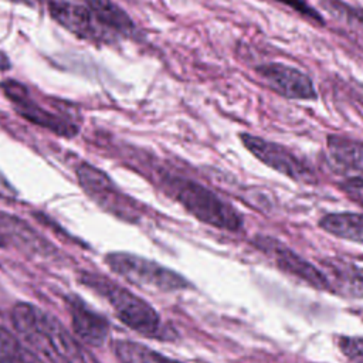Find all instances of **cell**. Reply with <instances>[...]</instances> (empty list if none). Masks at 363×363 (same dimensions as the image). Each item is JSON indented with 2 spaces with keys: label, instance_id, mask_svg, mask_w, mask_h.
<instances>
[{
  "label": "cell",
  "instance_id": "6da1fadb",
  "mask_svg": "<svg viewBox=\"0 0 363 363\" xmlns=\"http://www.w3.org/2000/svg\"><path fill=\"white\" fill-rule=\"evenodd\" d=\"M11 325L26 346L47 363H86L75 337L47 311L30 302H17Z\"/></svg>",
  "mask_w": 363,
  "mask_h": 363
},
{
  "label": "cell",
  "instance_id": "7a4b0ae2",
  "mask_svg": "<svg viewBox=\"0 0 363 363\" xmlns=\"http://www.w3.org/2000/svg\"><path fill=\"white\" fill-rule=\"evenodd\" d=\"M79 281L82 285L104 296L112 306L116 318L123 325L147 337L160 336V316L156 309L143 298L111 281L108 277L95 272L82 271L79 274Z\"/></svg>",
  "mask_w": 363,
  "mask_h": 363
},
{
  "label": "cell",
  "instance_id": "3957f363",
  "mask_svg": "<svg viewBox=\"0 0 363 363\" xmlns=\"http://www.w3.org/2000/svg\"><path fill=\"white\" fill-rule=\"evenodd\" d=\"M163 186L199 221L225 231H238L242 227L240 213L206 186L182 177H169L163 182Z\"/></svg>",
  "mask_w": 363,
  "mask_h": 363
},
{
  "label": "cell",
  "instance_id": "277c9868",
  "mask_svg": "<svg viewBox=\"0 0 363 363\" xmlns=\"http://www.w3.org/2000/svg\"><path fill=\"white\" fill-rule=\"evenodd\" d=\"M105 264L126 282L146 291L174 292L190 288V282L179 272L132 252H108Z\"/></svg>",
  "mask_w": 363,
  "mask_h": 363
},
{
  "label": "cell",
  "instance_id": "5b68a950",
  "mask_svg": "<svg viewBox=\"0 0 363 363\" xmlns=\"http://www.w3.org/2000/svg\"><path fill=\"white\" fill-rule=\"evenodd\" d=\"M0 91L11 104L16 113L27 122L47 129L48 132L61 138L71 139L79 133V126L69 116L52 112L43 106L33 96L26 84L13 78H7L0 81Z\"/></svg>",
  "mask_w": 363,
  "mask_h": 363
},
{
  "label": "cell",
  "instance_id": "8992f818",
  "mask_svg": "<svg viewBox=\"0 0 363 363\" xmlns=\"http://www.w3.org/2000/svg\"><path fill=\"white\" fill-rule=\"evenodd\" d=\"M75 174L84 193L101 208L126 221L138 220L136 203L122 193L104 170L84 162L75 167Z\"/></svg>",
  "mask_w": 363,
  "mask_h": 363
},
{
  "label": "cell",
  "instance_id": "52a82bcc",
  "mask_svg": "<svg viewBox=\"0 0 363 363\" xmlns=\"http://www.w3.org/2000/svg\"><path fill=\"white\" fill-rule=\"evenodd\" d=\"M240 139L242 146L252 156H255L259 162L274 169L275 172L299 183L312 184L318 182L316 174L311 166H308L285 146L250 133H241Z\"/></svg>",
  "mask_w": 363,
  "mask_h": 363
},
{
  "label": "cell",
  "instance_id": "ba28073f",
  "mask_svg": "<svg viewBox=\"0 0 363 363\" xmlns=\"http://www.w3.org/2000/svg\"><path fill=\"white\" fill-rule=\"evenodd\" d=\"M255 71L267 88L284 98L315 99L318 95L312 79L292 65L269 62L257 67Z\"/></svg>",
  "mask_w": 363,
  "mask_h": 363
},
{
  "label": "cell",
  "instance_id": "9c48e42d",
  "mask_svg": "<svg viewBox=\"0 0 363 363\" xmlns=\"http://www.w3.org/2000/svg\"><path fill=\"white\" fill-rule=\"evenodd\" d=\"M254 244L261 251L268 254L281 271L305 281L316 289L329 291V285L323 272L302 258L299 254L284 245L281 241H277L271 237H257Z\"/></svg>",
  "mask_w": 363,
  "mask_h": 363
},
{
  "label": "cell",
  "instance_id": "30bf717a",
  "mask_svg": "<svg viewBox=\"0 0 363 363\" xmlns=\"http://www.w3.org/2000/svg\"><path fill=\"white\" fill-rule=\"evenodd\" d=\"M65 299L75 337L92 347L102 346L109 336L108 319L75 294L67 295Z\"/></svg>",
  "mask_w": 363,
  "mask_h": 363
},
{
  "label": "cell",
  "instance_id": "8fae6325",
  "mask_svg": "<svg viewBox=\"0 0 363 363\" xmlns=\"http://www.w3.org/2000/svg\"><path fill=\"white\" fill-rule=\"evenodd\" d=\"M0 237L6 247L13 245L31 257H50L55 247L20 217L0 211Z\"/></svg>",
  "mask_w": 363,
  "mask_h": 363
},
{
  "label": "cell",
  "instance_id": "7c38bea8",
  "mask_svg": "<svg viewBox=\"0 0 363 363\" xmlns=\"http://www.w3.org/2000/svg\"><path fill=\"white\" fill-rule=\"evenodd\" d=\"M323 275L326 277L329 291L347 298L363 299V267L330 258L322 262Z\"/></svg>",
  "mask_w": 363,
  "mask_h": 363
},
{
  "label": "cell",
  "instance_id": "4fadbf2b",
  "mask_svg": "<svg viewBox=\"0 0 363 363\" xmlns=\"http://www.w3.org/2000/svg\"><path fill=\"white\" fill-rule=\"evenodd\" d=\"M92 11L98 24L112 38L130 35L135 31V24L125 10L112 0H84Z\"/></svg>",
  "mask_w": 363,
  "mask_h": 363
},
{
  "label": "cell",
  "instance_id": "5bb4252c",
  "mask_svg": "<svg viewBox=\"0 0 363 363\" xmlns=\"http://www.w3.org/2000/svg\"><path fill=\"white\" fill-rule=\"evenodd\" d=\"M328 153L335 166L363 173V140L330 135L328 136Z\"/></svg>",
  "mask_w": 363,
  "mask_h": 363
},
{
  "label": "cell",
  "instance_id": "9a60e30c",
  "mask_svg": "<svg viewBox=\"0 0 363 363\" xmlns=\"http://www.w3.org/2000/svg\"><path fill=\"white\" fill-rule=\"evenodd\" d=\"M319 227L337 238L363 244V214L360 213H329L319 220Z\"/></svg>",
  "mask_w": 363,
  "mask_h": 363
},
{
  "label": "cell",
  "instance_id": "2e32d148",
  "mask_svg": "<svg viewBox=\"0 0 363 363\" xmlns=\"http://www.w3.org/2000/svg\"><path fill=\"white\" fill-rule=\"evenodd\" d=\"M111 349L121 363H172L159 352L135 340L115 339L111 342Z\"/></svg>",
  "mask_w": 363,
  "mask_h": 363
},
{
  "label": "cell",
  "instance_id": "e0dca14e",
  "mask_svg": "<svg viewBox=\"0 0 363 363\" xmlns=\"http://www.w3.org/2000/svg\"><path fill=\"white\" fill-rule=\"evenodd\" d=\"M322 4L325 10L333 17H336L339 21L363 33V9L362 7L359 6L354 7L340 0H323Z\"/></svg>",
  "mask_w": 363,
  "mask_h": 363
},
{
  "label": "cell",
  "instance_id": "ac0fdd59",
  "mask_svg": "<svg viewBox=\"0 0 363 363\" xmlns=\"http://www.w3.org/2000/svg\"><path fill=\"white\" fill-rule=\"evenodd\" d=\"M272 1H277L279 4L289 7L291 10H294L295 13L301 14L303 18L309 20L311 23H313L319 27L325 26V20H323L322 14L316 9H313L306 0H272Z\"/></svg>",
  "mask_w": 363,
  "mask_h": 363
},
{
  "label": "cell",
  "instance_id": "d6986e66",
  "mask_svg": "<svg viewBox=\"0 0 363 363\" xmlns=\"http://www.w3.org/2000/svg\"><path fill=\"white\" fill-rule=\"evenodd\" d=\"M337 346L343 356L353 363H363V337L362 336H339Z\"/></svg>",
  "mask_w": 363,
  "mask_h": 363
},
{
  "label": "cell",
  "instance_id": "ffe728a7",
  "mask_svg": "<svg viewBox=\"0 0 363 363\" xmlns=\"http://www.w3.org/2000/svg\"><path fill=\"white\" fill-rule=\"evenodd\" d=\"M0 363H44L34 352L21 345L18 349L0 356Z\"/></svg>",
  "mask_w": 363,
  "mask_h": 363
},
{
  "label": "cell",
  "instance_id": "44dd1931",
  "mask_svg": "<svg viewBox=\"0 0 363 363\" xmlns=\"http://www.w3.org/2000/svg\"><path fill=\"white\" fill-rule=\"evenodd\" d=\"M342 191L363 207V177H349L340 183Z\"/></svg>",
  "mask_w": 363,
  "mask_h": 363
},
{
  "label": "cell",
  "instance_id": "7402d4cb",
  "mask_svg": "<svg viewBox=\"0 0 363 363\" xmlns=\"http://www.w3.org/2000/svg\"><path fill=\"white\" fill-rule=\"evenodd\" d=\"M21 346L20 340L4 326L0 325V356L7 354Z\"/></svg>",
  "mask_w": 363,
  "mask_h": 363
},
{
  "label": "cell",
  "instance_id": "603a6c76",
  "mask_svg": "<svg viewBox=\"0 0 363 363\" xmlns=\"http://www.w3.org/2000/svg\"><path fill=\"white\" fill-rule=\"evenodd\" d=\"M0 197L6 200H16L18 197L17 189L9 182L3 172H0Z\"/></svg>",
  "mask_w": 363,
  "mask_h": 363
},
{
  "label": "cell",
  "instance_id": "cb8c5ba5",
  "mask_svg": "<svg viewBox=\"0 0 363 363\" xmlns=\"http://www.w3.org/2000/svg\"><path fill=\"white\" fill-rule=\"evenodd\" d=\"M11 68V61L4 51L0 50V72H6Z\"/></svg>",
  "mask_w": 363,
  "mask_h": 363
},
{
  "label": "cell",
  "instance_id": "d4e9b609",
  "mask_svg": "<svg viewBox=\"0 0 363 363\" xmlns=\"http://www.w3.org/2000/svg\"><path fill=\"white\" fill-rule=\"evenodd\" d=\"M0 248H6V244H4V241H3L1 237H0Z\"/></svg>",
  "mask_w": 363,
  "mask_h": 363
},
{
  "label": "cell",
  "instance_id": "484cf974",
  "mask_svg": "<svg viewBox=\"0 0 363 363\" xmlns=\"http://www.w3.org/2000/svg\"><path fill=\"white\" fill-rule=\"evenodd\" d=\"M172 363H180V362H174V360H172Z\"/></svg>",
  "mask_w": 363,
  "mask_h": 363
}]
</instances>
